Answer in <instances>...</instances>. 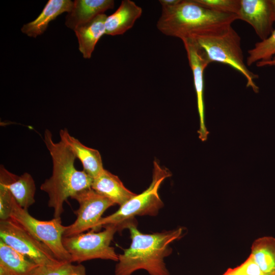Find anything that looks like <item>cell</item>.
<instances>
[{
	"mask_svg": "<svg viewBox=\"0 0 275 275\" xmlns=\"http://www.w3.org/2000/svg\"><path fill=\"white\" fill-rule=\"evenodd\" d=\"M73 5V2L70 0L48 1L34 20L22 26L21 32L29 37L36 38L45 32L49 22L64 12H70Z\"/></svg>",
	"mask_w": 275,
	"mask_h": 275,
	"instance_id": "cell-17",
	"label": "cell"
},
{
	"mask_svg": "<svg viewBox=\"0 0 275 275\" xmlns=\"http://www.w3.org/2000/svg\"><path fill=\"white\" fill-rule=\"evenodd\" d=\"M180 0H160L161 7H170L174 6L180 2Z\"/></svg>",
	"mask_w": 275,
	"mask_h": 275,
	"instance_id": "cell-26",
	"label": "cell"
},
{
	"mask_svg": "<svg viewBox=\"0 0 275 275\" xmlns=\"http://www.w3.org/2000/svg\"><path fill=\"white\" fill-rule=\"evenodd\" d=\"M191 38L209 63L217 62L229 65L245 77L247 88L251 87L255 93L259 92V88L254 81L259 75L250 71L245 64L241 38L232 25L218 32Z\"/></svg>",
	"mask_w": 275,
	"mask_h": 275,
	"instance_id": "cell-4",
	"label": "cell"
},
{
	"mask_svg": "<svg viewBox=\"0 0 275 275\" xmlns=\"http://www.w3.org/2000/svg\"><path fill=\"white\" fill-rule=\"evenodd\" d=\"M248 53L246 63L249 66L259 62L275 59V29L267 39L256 43Z\"/></svg>",
	"mask_w": 275,
	"mask_h": 275,
	"instance_id": "cell-21",
	"label": "cell"
},
{
	"mask_svg": "<svg viewBox=\"0 0 275 275\" xmlns=\"http://www.w3.org/2000/svg\"><path fill=\"white\" fill-rule=\"evenodd\" d=\"M237 268L247 275H268L261 270L251 255Z\"/></svg>",
	"mask_w": 275,
	"mask_h": 275,
	"instance_id": "cell-25",
	"label": "cell"
},
{
	"mask_svg": "<svg viewBox=\"0 0 275 275\" xmlns=\"http://www.w3.org/2000/svg\"><path fill=\"white\" fill-rule=\"evenodd\" d=\"M142 12V8L134 2L122 1L117 10L106 19L105 35L116 36L124 34L132 28Z\"/></svg>",
	"mask_w": 275,
	"mask_h": 275,
	"instance_id": "cell-15",
	"label": "cell"
},
{
	"mask_svg": "<svg viewBox=\"0 0 275 275\" xmlns=\"http://www.w3.org/2000/svg\"><path fill=\"white\" fill-rule=\"evenodd\" d=\"M271 3L272 6L273 19L275 21V0H271Z\"/></svg>",
	"mask_w": 275,
	"mask_h": 275,
	"instance_id": "cell-30",
	"label": "cell"
},
{
	"mask_svg": "<svg viewBox=\"0 0 275 275\" xmlns=\"http://www.w3.org/2000/svg\"><path fill=\"white\" fill-rule=\"evenodd\" d=\"M71 198L77 201L79 207L74 211L76 219L67 226L63 237L79 234L89 229L97 231V224L102 214L107 209L115 205L111 200L92 188L80 191Z\"/></svg>",
	"mask_w": 275,
	"mask_h": 275,
	"instance_id": "cell-9",
	"label": "cell"
},
{
	"mask_svg": "<svg viewBox=\"0 0 275 275\" xmlns=\"http://www.w3.org/2000/svg\"><path fill=\"white\" fill-rule=\"evenodd\" d=\"M91 188L120 206L136 195L126 188L117 176L105 169L93 179Z\"/></svg>",
	"mask_w": 275,
	"mask_h": 275,
	"instance_id": "cell-16",
	"label": "cell"
},
{
	"mask_svg": "<svg viewBox=\"0 0 275 275\" xmlns=\"http://www.w3.org/2000/svg\"><path fill=\"white\" fill-rule=\"evenodd\" d=\"M44 142L52 161L51 176L41 185L40 189L49 197L48 206L53 208L54 218H61L64 203L78 192L91 188L93 179L74 166L76 158L63 142H54L51 132L46 129Z\"/></svg>",
	"mask_w": 275,
	"mask_h": 275,
	"instance_id": "cell-2",
	"label": "cell"
},
{
	"mask_svg": "<svg viewBox=\"0 0 275 275\" xmlns=\"http://www.w3.org/2000/svg\"><path fill=\"white\" fill-rule=\"evenodd\" d=\"M171 175L168 169L161 167L157 161H154L152 180L148 188L120 206L113 214L102 217L97 224V230L106 225H114L119 231L135 216L157 215L163 206L158 194L160 185Z\"/></svg>",
	"mask_w": 275,
	"mask_h": 275,
	"instance_id": "cell-5",
	"label": "cell"
},
{
	"mask_svg": "<svg viewBox=\"0 0 275 275\" xmlns=\"http://www.w3.org/2000/svg\"><path fill=\"white\" fill-rule=\"evenodd\" d=\"M0 240L39 266H56L64 261L29 231L11 218L0 220Z\"/></svg>",
	"mask_w": 275,
	"mask_h": 275,
	"instance_id": "cell-8",
	"label": "cell"
},
{
	"mask_svg": "<svg viewBox=\"0 0 275 275\" xmlns=\"http://www.w3.org/2000/svg\"><path fill=\"white\" fill-rule=\"evenodd\" d=\"M237 19L236 14L214 11L194 0H180L174 6L161 7L156 27L164 35L182 40L218 32Z\"/></svg>",
	"mask_w": 275,
	"mask_h": 275,
	"instance_id": "cell-3",
	"label": "cell"
},
{
	"mask_svg": "<svg viewBox=\"0 0 275 275\" xmlns=\"http://www.w3.org/2000/svg\"><path fill=\"white\" fill-rule=\"evenodd\" d=\"M226 275H247L239 271L237 267L234 268H229L224 273Z\"/></svg>",
	"mask_w": 275,
	"mask_h": 275,
	"instance_id": "cell-27",
	"label": "cell"
},
{
	"mask_svg": "<svg viewBox=\"0 0 275 275\" xmlns=\"http://www.w3.org/2000/svg\"><path fill=\"white\" fill-rule=\"evenodd\" d=\"M182 41L193 72L196 92L197 107L200 119V128L198 131L199 138L202 142H205L207 140L209 131L205 124L204 72L210 63L202 51L192 39H185Z\"/></svg>",
	"mask_w": 275,
	"mask_h": 275,
	"instance_id": "cell-10",
	"label": "cell"
},
{
	"mask_svg": "<svg viewBox=\"0 0 275 275\" xmlns=\"http://www.w3.org/2000/svg\"><path fill=\"white\" fill-rule=\"evenodd\" d=\"M10 218L44 244L59 260L71 262L70 255L62 242L67 226L62 224L61 218L54 217L49 221L38 219L30 214L27 209L22 208L12 196Z\"/></svg>",
	"mask_w": 275,
	"mask_h": 275,
	"instance_id": "cell-7",
	"label": "cell"
},
{
	"mask_svg": "<svg viewBox=\"0 0 275 275\" xmlns=\"http://www.w3.org/2000/svg\"><path fill=\"white\" fill-rule=\"evenodd\" d=\"M60 140L65 143L81 161L83 170L93 179L104 169L99 152L82 144L78 139L71 136L66 128L60 130Z\"/></svg>",
	"mask_w": 275,
	"mask_h": 275,
	"instance_id": "cell-13",
	"label": "cell"
},
{
	"mask_svg": "<svg viewBox=\"0 0 275 275\" xmlns=\"http://www.w3.org/2000/svg\"><path fill=\"white\" fill-rule=\"evenodd\" d=\"M113 0H75L72 8L66 16V25L74 30L109 9L114 8Z\"/></svg>",
	"mask_w": 275,
	"mask_h": 275,
	"instance_id": "cell-14",
	"label": "cell"
},
{
	"mask_svg": "<svg viewBox=\"0 0 275 275\" xmlns=\"http://www.w3.org/2000/svg\"><path fill=\"white\" fill-rule=\"evenodd\" d=\"M101 232L92 230L86 233L63 237L62 242L71 257V262L80 263L95 259L118 261L119 255L116 253L111 243L118 227L108 225Z\"/></svg>",
	"mask_w": 275,
	"mask_h": 275,
	"instance_id": "cell-6",
	"label": "cell"
},
{
	"mask_svg": "<svg viewBox=\"0 0 275 275\" xmlns=\"http://www.w3.org/2000/svg\"><path fill=\"white\" fill-rule=\"evenodd\" d=\"M256 65L259 67L266 66H275V59H272L267 61L259 62L256 64Z\"/></svg>",
	"mask_w": 275,
	"mask_h": 275,
	"instance_id": "cell-28",
	"label": "cell"
},
{
	"mask_svg": "<svg viewBox=\"0 0 275 275\" xmlns=\"http://www.w3.org/2000/svg\"><path fill=\"white\" fill-rule=\"evenodd\" d=\"M125 227L129 231L131 242L119 255L115 275H131L139 269L146 270L150 275H170L164 259L172 253L171 243L182 237L183 229L144 234L131 221Z\"/></svg>",
	"mask_w": 275,
	"mask_h": 275,
	"instance_id": "cell-1",
	"label": "cell"
},
{
	"mask_svg": "<svg viewBox=\"0 0 275 275\" xmlns=\"http://www.w3.org/2000/svg\"><path fill=\"white\" fill-rule=\"evenodd\" d=\"M0 185L9 190L23 209L28 210L35 203L36 185L32 175L28 173L18 176L1 165Z\"/></svg>",
	"mask_w": 275,
	"mask_h": 275,
	"instance_id": "cell-12",
	"label": "cell"
},
{
	"mask_svg": "<svg viewBox=\"0 0 275 275\" xmlns=\"http://www.w3.org/2000/svg\"><path fill=\"white\" fill-rule=\"evenodd\" d=\"M32 275H86V272L82 264L67 261L56 266H38Z\"/></svg>",
	"mask_w": 275,
	"mask_h": 275,
	"instance_id": "cell-22",
	"label": "cell"
},
{
	"mask_svg": "<svg viewBox=\"0 0 275 275\" xmlns=\"http://www.w3.org/2000/svg\"><path fill=\"white\" fill-rule=\"evenodd\" d=\"M238 19L249 23L261 40L271 34L274 21L271 0H240Z\"/></svg>",
	"mask_w": 275,
	"mask_h": 275,
	"instance_id": "cell-11",
	"label": "cell"
},
{
	"mask_svg": "<svg viewBox=\"0 0 275 275\" xmlns=\"http://www.w3.org/2000/svg\"><path fill=\"white\" fill-rule=\"evenodd\" d=\"M0 275H13L4 267L0 265Z\"/></svg>",
	"mask_w": 275,
	"mask_h": 275,
	"instance_id": "cell-29",
	"label": "cell"
},
{
	"mask_svg": "<svg viewBox=\"0 0 275 275\" xmlns=\"http://www.w3.org/2000/svg\"><path fill=\"white\" fill-rule=\"evenodd\" d=\"M12 195L3 186L0 185V219L10 218Z\"/></svg>",
	"mask_w": 275,
	"mask_h": 275,
	"instance_id": "cell-24",
	"label": "cell"
},
{
	"mask_svg": "<svg viewBox=\"0 0 275 275\" xmlns=\"http://www.w3.org/2000/svg\"><path fill=\"white\" fill-rule=\"evenodd\" d=\"M223 275H226V274L224 273V274H223Z\"/></svg>",
	"mask_w": 275,
	"mask_h": 275,
	"instance_id": "cell-31",
	"label": "cell"
},
{
	"mask_svg": "<svg viewBox=\"0 0 275 275\" xmlns=\"http://www.w3.org/2000/svg\"><path fill=\"white\" fill-rule=\"evenodd\" d=\"M250 255L264 272L275 275V238L263 236L256 239Z\"/></svg>",
	"mask_w": 275,
	"mask_h": 275,
	"instance_id": "cell-20",
	"label": "cell"
},
{
	"mask_svg": "<svg viewBox=\"0 0 275 275\" xmlns=\"http://www.w3.org/2000/svg\"><path fill=\"white\" fill-rule=\"evenodd\" d=\"M107 17L104 13L99 15L73 30L78 39L79 50L84 58L91 57L97 42L105 34V22Z\"/></svg>",
	"mask_w": 275,
	"mask_h": 275,
	"instance_id": "cell-18",
	"label": "cell"
},
{
	"mask_svg": "<svg viewBox=\"0 0 275 275\" xmlns=\"http://www.w3.org/2000/svg\"><path fill=\"white\" fill-rule=\"evenodd\" d=\"M198 4L214 11L238 15L240 0H194Z\"/></svg>",
	"mask_w": 275,
	"mask_h": 275,
	"instance_id": "cell-23",
	"label": "cell"
},
{
	"mask_svg": "<svg viewBox=\"0 0 275 275\" xmlns=\"http://www.w3.org/2000/svg\"><path fill=\"white\" fill-rule=\"evenodd\" d=\"M0 265L13 275H32L39 266L1 240Z\"/></svg>",
	"mask_w": 275,
	"mask_h": 275,
	"instance_id": "cell-19",
	"label": "cell"
}]
</instances>
